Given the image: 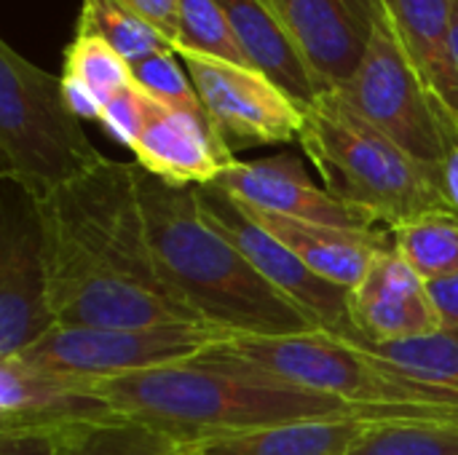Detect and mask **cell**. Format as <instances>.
Here are the masks:
<instances>
[{"mask_svg":"<svg viewBox=\"0 0 458 455\" xmlns=\"http://www.w3.org/2000/svg\"><path fill=\"white\" fill-rule=\"evenodd\" d=\"M137 188L156 263L204 324L263 338L319 330L225 236L204 223L193 188L169 185L140 166Z\"/></svg>","mask_w":458,"mask_h":455,"instance_id":"cell-3","label":"cell"},{"mask_svg":"<svg viewBox=\"0 0 458 455\" xmlns=\"http://www.w3.org/2000/svg\"><path fill=\"white\" fill-rule=\"evenodd\" d=\"M11 188L0 206V359L24 354L56 327L38 206L30 193Z\"/></svg>","mask_w":458,"mask_h":455,"instance_id":"cell-11","label":"cell"},{"mask_svg":"<svg viewBox=\"0 0 458 455\" xmlns=\"http://www.w3.org/2000/svg\"><path fill=\"white\" fill-rule=\"evenodd\" d=\"M242 206L260 228H266L276 241H282L290 252H295L314 274L346 290H352L365 276L373 257L392 244L389 231H352V228H335V225L260 212L247 204Z\"/></svg>","mask_w":458,"mask_h":455,"instance_id":"cell-18","label":"cell"},{"mask_svg":"<svg viewBox=\"0 0 458 455\" xmlns=\"http://www.w3.org/2000/svg\"><path fill=\"white\" fill-rule=\"evenodd\" d=\"M231 338L209 324L54 327L19 357L81 378H115L196 359Z\"/></svg>","mask_w":458,"mask_h":455,"instance_id":"cell-8","label":"cell"},{"mask_svg":"<svg viewBox=\"0 0 458 455\" xmlns=\"http://www.w3.org/2000/svg\"><path fill=\"white\" fill-rule=\"evenodd\" d=\"M319 80L338 91L357 72L381 0H268Z\"/></svg>","mask_w":458,"mask_h":455,"instance_id":"cell-14","label":"cell"},{"mask_svg":"<svg viewBox=\"0 0 458 455\" xmlns=\"http://www.w3.org/2000/svg\"><path fill=\"white\" fill-rule=\"evenodd\" d=\"M217 134L231 150L293 142L303 126V105L255 67L209 56H180Z\"/></svg>","mask_w":458,"mask_h":455,"instance_id":"cell-10","label":"cell"},{"mask_svg":"<svg viewBox=\"0 0 458 455\" xmlns=\"http://www.w3.org/2000/svg\"><path fill=\"white\" fill-rule=\"evenodd\" d=\"M344 455H458V421L384 418Z\"/></svg>","mask_w":458,"mask_h":455,"instance_id":"cell-23","label":"cell"},{"mask_svg":"<svg viewBox=\"0 0 458 455\" xmlns=\"http://www.w3.org/2000/svg\"><path fill=\"white\" fill-rule=\"evenodd\" d=\"M220 349L301 389L362 410L432 413L458 421L456 392L405 375L327 330L274 338L233 335Z\"/></svg>","mask_w":458,"mask_h":455,"instance_id":"cell-5","label":"cell"},{"mask_svg":"<svg viewBox=\"0 0 458 455\" xmlns=\"http://www.w3.org/2000/svg\"><path fill=\"white\" fill-rule=\"evenodd\" d=\"M0 455H56V448L43 434H0Z\"/></svg>","mask_w":458,"mask_h":455,"instance_id":"cell-33","label":"cell"},{"mask_svg":"<svg viewBox=\"0 0 458 455\" xmlns=\"http://www.w3.org/2000/svg\"><path fill=\"white\" fill-rule=\"evenodd\" d=\"M148 105H150V97L137 86H126L121 88L115 97H110L99 113V121L102 129L121 145H126L131 150L142 123H145V113H148Z\"/></svg>","mask_w":458,"mask_h":455,"instance_id":"cell-29","label":"cell"},{"mask_svg":"<svg viewBox=\"0 0 458 455\" xmlns=\"http://www.w3.org/2000/svg\"><path fill=\"white\" fill-rule=\"evenodd\" d=\"M448 43H451V59L458 75V0H454V8H451V40Z\"/></svg>","mask_w":458,"mask_h":455,"instance_id":"cell-34","label":"cell"},{"mask_svg":"<svg viewBox=\"0 0 458 455\" xmlns=\"http://www.w3.org/2000/svg\"><path fill=\"white\" fill-rule=\"evenodd\" d=\"M78 21L99 32L129 64L142 62L158 51H174L166 35H161L153 24L131 13L118 0H83Z\"/></svg>","mask_w":458,"mask_h":455,"instance_id":"cell-27","label":"cell"},{"mask_svg":"<svg viewBox=\"0 0 458 455\" xmlns=\"http://www.w3.org/2000/svg\"><path fill=\"white\" fill-rule=\"evenodd\" d=\"M35 206L56 327L204 324L156 263L137 164L105 158Z\"/></svg>","mask_w":458,"mask_h":455,"instance_id":"cell-1","label":"cell"},{"mask_svg":"<svg viewBox=\"0 0 458 455\" xmlns=\"http://www.w3.org/2000/svg\"><path fill=\"white\" fill-rule=\"evenodd\" d=\"M255 70L268 75L298 105H311L322 97V86L276 16L268 0H217Z\"/></svg>","mask_w":458,"mask_h":455,"instance_id":"cell-19","label":"cell"},{"mask_svg":"<svg viewBox=\"0 0 458 455\" xmlns=\"http://www.w3.org/2000/svg\"><path fill=\"white\" fill-rule=\"evenodd\" d=\"M91 378L59 373L24 357L0 359V434H59L115 418Z\"/></svg>","mask_w":458,"mask_h":455,"instance_id":"cell-12","label":"cell"},{"mask_svg":"<svg viewBox=\"0 0 458 455\" xmlns=\"http://www.w3.org/2000/svg\"><path fill=\"white\" fill-rule=\"evenodd\" d=\"M354 338L370 343H394L440 333V316L429 284L394 249L384 247L365 276L349 290ZM352 341V338H349Z\"/></svg>","mask_w":458,"mask_h":455,"instance_id":"cell-15","label":"cell"},{"mask_svg":"<svg viewBox=\"0 0 458 455\" xmlns=\"http://www.w3.org/2000/svg\"><path fill=\"white\" fill-rule=\"evenodd\" d=\"M196 204L209 228L225 236L255 268L258 274L276 287L290 303L306 311L319 330H327L344 341L354 338L357 330L352 324L349 311V290L327 282L314 274L295 252H290L282 241H276L266 228H260L247 209L217 185H196Z\"/></svg>","mask_w":458,"mask_h":455,"instance_id":"cell-9","label":"cell"},{"mask_svg":"<svg viewBox=\"0 0 458 455\" xmlns=\"http://www.w3.org/2000/svg\"><path fill=\"white\" fill-rule=\"evenodd\" d=\"M105 156L70 107L62 78L0 40V174L32 198L89 174Z\"/></svg>","mask_w":458,"mask_h":455,"instance_id":"cell-6","label":"cell"},{"mask_svg":"<svg viewBox=\"0 0 458 455\" xmlns=\"http://www.w3.org/2000/svg\"><path fill=\"white\" fill-rule=\"evenodd\" d=\"M131 153L140 169L180 188L209 185L239 161L212 118L166 107L153 97Z\"/></svg>","mask_w":458,"mask_h":455,"instance_id":"cell-16","label":"cell"},{"mask_svg":"<svg viewBox=\"0 0 458 455\" xmlns=\"http://www.w3.org/2000/svg\"><path fill=\"white\" fill-rule=\"evenodd\" d=\"M394 249L427 282H440L458 274V215L432 209L419 217L389 225Z\"/></svg>","mask_w":458,"mask_h":455,"instance_id":"cell-21","label":"cell"},{"mask_svg":"<svg viewBox=\"0 0 458 455\" xmlns=\"http://www.w3.org/2000/svg\"><path fill=\"white\" fill-rule=\"evenodd\" d=\"M177 54L209 56L242 67H252L247 59L223 5L217 0H180V35Z\"/></svg>","mask_w":458,"mask_h":455,"instance_id":"cell-26","label":"cell"},{"mask_svg":"<svg viewBox=\"0 0 458 455\" xmlns=\"http://www.w3.org/2000/svg\"><path fill=\"white\" fill-rule=\"evenodd\" d=\"M429 292H432V300H435V308L440 316V333L458 341V274L440 279V282H432Z\"/></svg>","mask_w":458,"mask_h":455,"instance_id":"cell-32","label":"cell"},{"mask_svg":"<svg viewBox=\"0 0 458 455\" xmlns=\"http://www.w3.org/2000/svg\"><path fill=\"white\" fill-rule=\"evenodd\" d=\"M440 418L456 421L445 416L429 413H392V410H373L362 416H344V418H317V421H295L282 426H268L244 434L212 437L182 442L185 455H344L370 426L384 418Z\"/></svg>","mask_w":458,"mask_h":455,"instance_id":"cell-17","label":"cell"},{"mask_svg":"<svg viewBox=\"0 0 458 455\" xmlns=\"http://www.w3.org/2000/svg\"><path fill=\"white\" fill-rule=\"evenodd\" d=\"M91 383L118 416L153 426L180 442L373 413L258 370L220 346L188 362L91 378Z\"/></svg>","mask_w":458,"mask_h":455,"instance_id":"cell-2","label":"cell"},{"mask_svg":"<svg viewBox=\"0 0 458 455\" xmlns=\"http://www.w3.org/2000/svg\"><path fill=\"white\" fill-rule=\"evenodd\" d=\"M349 343L394 365L405 375H413L419 381L451 389L458 394V341L445 333L394 343H370L365 338H352Z\"/></svg>","mask_w":458,"mask_h":455,"instance_id":"cell-25","label":"cell"},{"mask_svg":"<svg viewBox=\"0 0 458 455\" xmlns=\"http://www.w3.org/2000/svg\"><path fill=\"white\" fill-rule=\"evenodd\" d=\"M335 94L437 177L443 158V102L421 80L384 5L373 19V35L357 72Z\"/></svg>","mask_w":458,"mask_h":455,"instance_id":"cell-7","label":"cell"},{"mask_svg":"<svg viewBox=\"0 0 458 455\" xmlns=\"http://www.w3.org/2000/svg\"><path fill=\"white\" fill-rule=\"evenodd\" d=\"M62 80L83 86L102 102V107L121 88L134 83L131 64L99 32H94L91 27L81 21H78L72 43L64 51Z\"/></svg>","mask_w":458,"mask_h":455,"instance_id":"cell-24","label":"cell"},{"mask_svg":"<svg viewBox=\"0 0 458 455\" xmlns=\"http://www.w3.org/2000/svg\"><path fill=\"white\" fill-rule=\"evenodd\" d=\"M131 13L153 24L161 35H166L177 51V35H180V0H118Z\"/></svg>","mask_w":458,"mask_h":455,"instance_id":"cell-31","label":"cell"},{"mask_svg":"<svg viewBox=\"0 0 458 455\" xmlns=\"http://www.w3.org/2000/svg\"><path fill=\"white\" fill-rule=\"evenodd\" d=\"M443 158L437 166V185L451 212L458 215V115L443 105Z\"/></svg>","mask_w":458,"mask_h":455,"instance_id":"cell-30","label":"cell"},{"mask_svg":"<svg viewBox=\"0 0 458 455\" xmlns=\"http://www.w3.org/2000/svg\"><path fill=\"white\" fill-rule=\"evenodd\" d=\"M298 142L325 188L376 217L378 225L389 228L432 209H448L435 172L368 123L335 91L303 107Z\"/></svg>","mask_w":458,"mask_h":455,"instance_id":"cell-4","label":"cell"},{"mask_svg":"<svg viewBox=\"0 0 458 455\" xmlns=\"http://www.w3.org/2000/svg\"><path fill=\"white\" fill-rule=\"evenodd\" d=\"M381 5L427 88L458 115V75L448 43L454 0H381Z\"/></svg>","mask_w":458,"mask_h":455,"instance_id":"cell-20","label":"cell"},{"mask_svg":"<svg viewBox=\"0 0 458 455\" xmlns=\"http://www.w3.org/2000/svg\"><path fill=\"white\" fill-rule=\"evenodd\" d=\"M212 185L223 188L242 204L271 215L352 231H376L378 225V220L368 212L335 198L327 188L317 185L295 153L236 161Z\"/></svg>","mask_w":458,"mask_h":455,"instance_id":"cell-13","label":"cell"},{"mask_svg":"<svg viewBox=\"0 0 458 455\" xmlns=\"http://www.w3.org/2000/svg\"><path fill=\"white\" fill-rule=\"evenodd\" d=\"M177 56H180L177 51H158V54L148 56L142 62H134L131 64L134 83L148 97H153L156 102H161L166 107L209 118V113H207V107H204L188 70L180 67Z\"/></svg>","mask_w":458,"mask_h":455,"instance_id":"cell-28","label":"cell"},{"mask_svg":"<svg viewBox=\"0 0 458 455\" xmlns=\"http://www.w3.org/2000/svg\"><path fill=\"white\" fill-rule=\"evenodd\" d=\"M54 448L56 455H185L180 440L123 416L75 426Z\"/></svg>","mask_w":458,"mask_h":455,"instance_id":"cell-22","label":"cell"}]
</instances>
